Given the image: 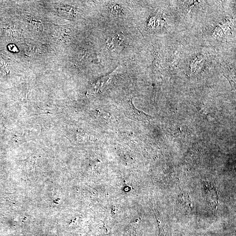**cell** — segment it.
I'll list each match as a JSON object with an SVG mask.
<instances>
[{
  "label": "cell",
  "instance_id": "7a4b0ae2",
  "mask_svg": "<svg viewBox=\"0 0 236 236\" xmlns=\"http://www.w3.org/2000/svg\"><path fill=\"white\" fill-rule=\"evenodd\" d=\"M8 49L10 51L12 52H16L17 51V49L16 47L14 45H10L8 46Z\"/></svg>",
  "mask_w": 236,
  "mask_h": 236
},
{
  "label": "cell",
  "instance_id": "6da1fadb",
  "mask_svg": "<svg viewBox=\"0 0 236 236\" xmlns=\"http://www.w3.org/2000/svg\"><path fill=\"white\" fill-rule=\"evenodd\" d=\"M113 6L111 7V12L116 15H122L123 13L122 8L118 4L113 5Z\"/></svg>",
  "mask_w": 236,
  "mask_h": 236
}]
</instances>
